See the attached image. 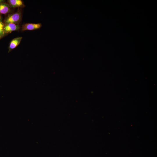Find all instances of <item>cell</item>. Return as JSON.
<instances>
[{
	"mask_svg": "<svg viewBox=\"0 0 157 157\" xmlns=\"http://www.w3.org/2000/svg\"><path fill=\"white\" fill-rule=\"evenodd\" d=\"M21 19V13L17 12L8 15L5 20L6 24L13 23L17 24L20 22Z\"/></svg>",
	"mask_w": 157,
	"mask_h": 157,
	"instance_id": "6da1fadb",
	"label": "cell"
},
{
	"mask_svg": "<svg viewBox=\"0 0 157 157\" xmlns=\"http://www.w3.org/2000/svg\"><path fill=\"white\" fill-rule=\"evenodd\" d=\"M42 26L40 23H26L22 26V31L33 30L38 29Z\"/></svg>",
	"mask_w": 157,
	"mask_h": 157,
	"instance_id": "7a4b0ae2",
	"label": "cell"
},
{
	"mask_svg": "<svg viewBox=\"0 0 157 157\" xmlns=\"http://www.w3.org/2000/svg\"><path fill=\"white\" fill-rule=\"evenodd\" d=\"M19 28V27L18 25L13 23H8L4 26L3 29L6 33L18 30Z\"/></svg>",
	"mask_w": 157,
	"mask_h": 157,
	"instance_id": "3957f363",
	"label": "cell"
},
{
	"mask_svg": "<svg viewBox=\"0 0 157 157\" xmlns=\"http://www.w3.org/2000/svg\"><path fill=\"white\" fill-rule=\"evenodd\" d=\"M22 37H18L14 38L11 41L9 46L8 52H10L12 50L15 48L20 44Z\"/></svg>",
	"mask_w": 157,
	"mask_h": 157,
	"instance_id": "277c9868",
	"label": "cell"
},
{
	"mask_svg": "<svg viewBox=\"0 0 157 157\" xmlns=\"http://www.w3.org/2000/svg\"><path fill=\"white\" fill-rule=\"evenodd\" d=\"M8 2L10 6L13 8L22 7L24 6L21 0H9Z\"/></svg>",
	"mask_w": 157,
	"mask_h": 157,
	"instance_id": "5b68a950",
	"label": "cell"
},
{
	"mask_svg": "<svg viewBox=\"0 0 157 157\" xmlns=\"http://www.w3.org/2000/svg\"><path fill=\"white\" fill-rule=\"evenodd\" d=\"M10 11L9 5L3 3H0V14H6Z\"/></svg>",
	"mask_w": 157,
	"mask_h": 157,
	"instance_id": "8992f818",
	"label": "cell"
},
{
	"mask_svg": "<svg viewBox=\"0 0 157 157\" xmlns=\"http://www.w3.org/2000/svg\"><path fill=\"white\" fill-rule=\"evenodd\" d=\"M4 26L3 24L0 17V39L3 37L5 33L3 29Z\"/></svg>",
	"mask_w": 157,
	"mask_h": 157,
	"instance_id": "52a82bcc",
	"label": "cell"
},
{
	"mask_svg": "<svg viewBox=\"0 0 157 157\" xmlns=\"http://www.w3.org/2000/svg\"><path fill=\"white\" fill-rule=\"evenodd\" d=\"M4 1L3 0H0V3H3Z\"/></svg>",
	"mask_w": 157,
	"mask_h": 157,
	"instance_id": "ba28073f",
	"label": "cell"
}]
</instances>
